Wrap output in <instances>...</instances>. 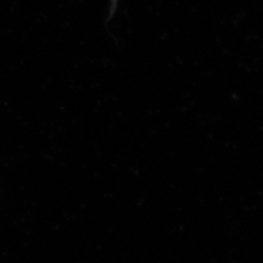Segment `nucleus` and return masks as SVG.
I'll use <instances>...</instances> for the list:
<instances>
[{
  "mask_svg": "<svg viewBox=\"0 0 263 263\" xmlns=\"http://www.w3.org/2000/svg\"><path fill=\"white\" fill-rule=\"evenodd\" d=\"M111 4H112V6H111V14H114V12H115V9H116L117 0H111Z\"/></svg>",
  "mask_w": 263,
  "mask_h": 263,
  "instance_id": "obj_1",
  "label": "nucleus"
}]
</instances>
